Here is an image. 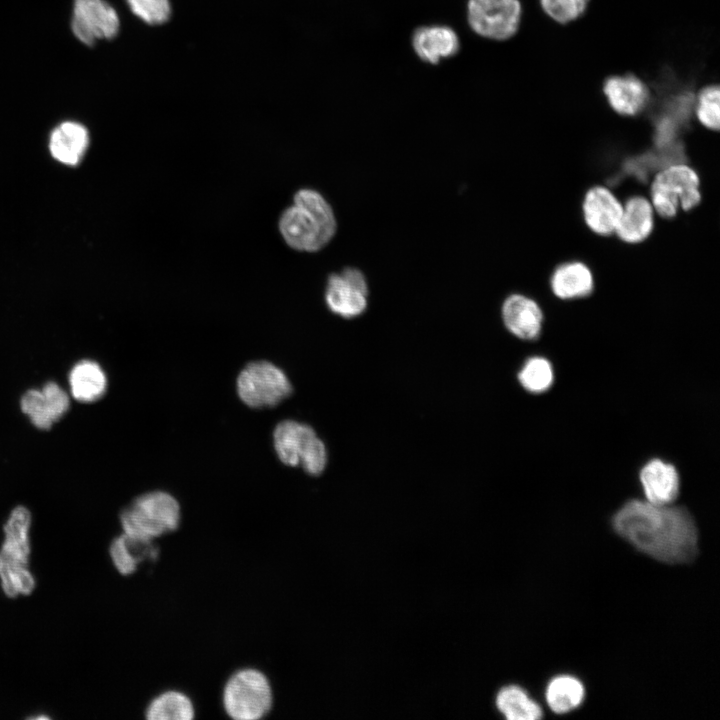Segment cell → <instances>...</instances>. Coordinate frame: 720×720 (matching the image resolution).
Masks as SVG:
<instances>
[{"label":"cell","instance_id":"6da1fadb","mask_svg":"<svg viewBox=\"0 0 720 720\" xmlns=\"http://www.w3.org/2000/svg\"><path fill=\"white\" fill-rule=\"evenodd\" d=\"M612 527L637 550L663 563H689L698 554L697 527L684 507L633 499L616 511Z\"/></svg>","mask_w":720,"mask_h":720},{"label":"cell","instance_id":"7a4b0ae2","mask_svg":"<svg viewBox=\"0 0 720 720\" xmlns=\"http://www.w3.org/2000/svg\"><path fill=\"white\" fill-rule=\"evenodd\" d=\"M30 524L29 510L17 506L4 526L5 540L0 549V580L4 593L9 597L27 595L35 587V579L27 568Z\"/></svg>","mask_w":720,"mask_h":720},{"label":"cell","instance_id":"3957f363","mask_svg":"<svg viewBox=\"0 0 720 720\" xmlns=\"http://www.w3.org/2000/svg\"><path fill=\"white\" fill-rule=\"evenodd\" d=\"M180 519L178 501L164 491L135 498L120 514L123 533L150 540L175 531Z\"/></svg>","mask_w":720,"mask_h":720},{"label":"cell","instance_id":"277c9868","mask_svg":"<svg viewBox=\"0 0 720 720\" xmlns=\"http://www.w3.org/2000/svg\"><path fill=\"white\" fill-rule=\"evenodd\" d=\"M700 177L684 162H673L661 168L650 184V202L655 213L664 219L674 218L678 211H690L701 202Z\"/></svg>","mask_w":720,"mask_h":720},{"label":"cell","instance_id":"5b68a950","mask_svg":"<svg viewBox=\"0 0 720 720\" xmlns=\"http://www.w3.org/2000/svg\"><path fill=\"white\" fill-rule=\"evenodd\" d=\"M222 701L225 712L234 720L261 719L273 705L270 681L258 669H240L226 681Z\"/></svg>","mask_w":720,"mask_h":720},{"label":"cell","instance_id":"8992f818","mask_svg":"<svg viewBox=\"0 0 720 720\" xmlns=\"http://www.w3.org/2000/svg\"><path fill=\"white\" fill-rule=\"evenodd\" d=\"M279 459L289 466H300L311 475H319L327 464L324 443L309 425L293 420L280 422L273 433Z\"/></svg>","mask_w":720,"mask_h":720},{"label":"cell","instance_id":"52a82bcc","mask_svg":"<svg viewBox=\"0 0 720 720\" xmlns=\"http://www.w3.org/2000/svg\"><path fill=\"white\" fill-rule=\"evenodd\" d=\"M520 0H468L467 21L480 37L496 42L513 38L520 27Z\"/></svg>","mask_w":720,"mask_h":720},{"label":"cell","instance_id":"ba28073f","mask_svg":"<svg viewBox=\"0 0 720 720\" xmlns=\"http://www.w3.org/2000/svg\"><path fill=\"white\" fill-rule=\"evenodd\" d=\"M236 386L240 399L253 408L277 405L292 391L285 373L267 361L249 363L240 372Z\"/></svg>","mask_w":720,"mask_h":720},{"label":"cell","instance_id":"9c48e42d","mask_svg":"<svg viewBox=\"0 0 720 720\" xmlns=\"http://www.w3.org/2000/svg\"><path fill=\"white\" fill-rule=\"evenodd\" d=\"M278 228L290 248L308 253L324 248L337 230V227L328 225L306 208L294 203L281 213Z\"/></svg>","mask_w":720,"mask_h":720},{"label":"cell","instance_id":"30bf717a","mask_svg":"<svg viewBox=\"0 0 720 720\" xmlns=\"http://www.w3.org/2000/svg\"><path fill=\"white\" fill-rule=\"evenodd\" d=\"M325 301L330 311L343 318L361 315L368 304V284L364 274L354 267L330 274Z\"/></svg>","mask_w":720,"mask_h":720},{"label":"cell","instance_id":"8fae6325","mask_svg":"<svg viewBox=\"0 0 720 720\" xmlns=\"http://www.w3.org/2000/svg\"><path fill=\"white\" fill-rule=\"evenodd\" d=\"M602 93L609 108L625 118L645 113L652 100L648 84L633 73L607 77L602 84Z\"/></svg>","mask_w":720,"mask_h":720},{"label":"cell","instance_id":"7c38bea8","mask_svg":"<svg viewBox=\"0 0 720 720\" xmlns=\"http://www.w3.org/2000/svg\"><path fill=\"white\" fill-rule=\"evenodd\" d=\"M119 25L117 12L104 0H74L72 31L86 45L97 39L113 38Z\"/></svg>","mask_w":720,"mask_h":720},{"label":"cell","instance_id":"4fadbf2b","mask_svg":"<svg viewBox=\"0 0 720 720\" xmlns=\"http://www.w3.org/2000/svg\"><path fill=\"white\" fill-rule=\"evenodd\" d=\"M623 212V204L606 186L589 188L583 198L582 214L586 226L603 237L615 234Z\"/></svg>","mask_w":720,"mask_h":720},{"label":"cell","instance_id":"5bb4252c","mask_svg":"<svg viewBox=\"0 0 720 720\" xmlns=\"http://www.w3.org/2000/svg\"><path fill=\"white\" fill-rule=\"evenodd\" d=\"M20 407L35 427L47 430L67 412L69 397L57 383L48 382L41 390L27 391Z\"/></svg>","mask_w":720,"mask_h":720},{"label":"cell","instance_id":"9a60e30c","mask_svg":"<svg viewBox=\"0 0 720 720\" xmlns=\"http://www.w3.org/2000/svg\"><path fill=\"white\" fill-rule=\"evenodd\" d=\"M505 327L516 337L536 339L542 329L543 312L539 304L523 294H511L501 308Z\"/></svg>","mask_w":720,"mask_h":720},{"label":"cell","instance_id":"2e32d148","mask_svg":"<svg viewBox=\"0 0 720 720\" xmlns=\"http://www.w3.org/2000/svg\"><path fill=\"white\" fill-rule=\"evenodd\" d=\"M639 477L648 502L667 505L678 497L680 478L672 464L652 459L642 467Z\"/></svg>","mask_w":720,"mask_h":720},{"label":"cell","instance_id":"e0dca14e","mask_svg":"<svg viewBox=\"0 0 720 720\" xmlns=\"http://www.w3.org/2000/svg\"><path fill=\"white\" fill-rule=\"evenodd\" d=\"M655 211L649 198L630 196L623 204V212L615 235L624 243L639 244L653 232Z\"/></svg>","mask_w":720,"mask_h":720},{"label":"cell","instance_id":"ac0fdd59","mask_svg":"<svg viewBox=\"0 0 720 720\" xmlns=\"http://www.w3.org/2000/svg\"><path fill=\"white\" fill-rule=\"evenodd\" d=\"M109 553L117 571L128 576L136 572L142 563L155 562L160 548L154 540L123 533L112 541Z\"/></svg>","mask_w":720,"mask_h":720},{"label":"cell","instance_id":"d6986e66","mask_svg":"<svg viewBox=\"0 0 720 720\" xmlns=\"http://www.w3.org/2000/svg\"><path fill=\"white\" fill-rule=\"evenodd\" d=\"M412 47L416 55L429 64L454 56L460 47L456 32L442 25L422 26L412 36Z\"/></svg>","mask_w":720,"mask_h":720},{"label":"cell","instance_id":"ffe728a7","mask_svg":"<svg viewBox=\"0 0 720 720\" xmlns=\"http://www.w3.org/2000/svg\"><path fill=\"white\" fill-rule=\"evenodd\" d=\"M553 294L562 300H573L590 295L594 289L591 269L581 261H567L558 265L550 277Z\"/></svg>","mask_w":720,"mask_h":720},{"label":"cell","instance_id":"44dd1931","mask_svg":"<svg viewBox=\"0 0 720 720\" xmlns=\"http://www.w3.org/2000/svg\"><path fill=\"white\" fill-rule=\"evenodd\" d=\"M88 132L76 122H64L56 127L50 137V151L55 159L75 165L88 146Z\"/></svg>","mask_w":720,"mask_h":720},{"label":"cell","instance_id":"7402d4cb","mask_svg":"<svg viewBox=\"0 0 720 720\" xmlns=\"http://www.w3.org/2000/svg\"><path fill=\"white\" fill-rule=\"evenodd\" d=\"M72 396L80 402L100 399L107 387V378L101 366L92 360H82L73 366L69 374Z\"/></svg>","mask_w":720,"mask_h":720},{"label":"cell","instance_id":"603a6c76","mask_svg":"<svg viewBox=\"0 0 720 720\" xmlns=\"http://www.w3.org/2000/svg\"><path fill=\"white\" fill-rule=\"evenodd\" d=\"M545 697L547 705L553 712L564 714L575 710L582 704L585 688L578 678L562 674L549 681Z\"/></svg>","mask_w":720,"mask_h":720},{"label":"cell","instance_id":"cb8c5ba5","mask_svg":"<svg viewBox=\"0 0 720 720\" xmlns=\"http://www.w3.org/2000/svg\"><path fill=\"white\" fill-rule=\"evenodd\" d=\"M495 704L508 720H537L543 717L540 705L519 686L509 685L500 689Z\"/></svg>","mask_w":720,"mask_h":720},{"label":"cell","instance_id":"d4e9b609","mask_svg":"<svg viewBox=\"0 0 720 720\" xmlns=\"http://www.w3.org/2000/svg\"><path fill=\"white\" fill-rule=\"evenodd\" d=\"M145 716L148 720H191L195 716V709L185 693L167 690L149 702Z\"/></svg>","mask_w":720,"mask_h":720},{"label":"cell","instance_id":"484cf974","mask_svg":"<svg viewBox=\"0 0 720 720\" xmlns=\"http://www.w3.org/2000/svg\"><path fill=\"white\" fill-rule=\"evenodd\" d=\"M694 117L706 130L718 132L720 128V84L702 86L696 93Z\"/></svg>","mask_w":720,"mask_h":720},{"label":"cell","instance_id":"4316f807","mask_svg":"<svg viewBox=\"0 0 720 720\" xmlns=\"http://www.w3.org/2000/svg\"><path fill=\"white\" fill-rule=\"evenodd\" d=\"M518 380L528 392H545L551 387L554 380L552 365L544 357H531L525 361L519 371Z\"/></svg>","mask_w":720,"mask_h":720},{"label":"cell","instance_id":"83f0119b","mask_svg":"<svg viewBox=\"0 0 720 720\" xmlns=\"http://www.w3.org/2000/svg\"><path fill=\"white\" fill-rule=\"evenodd\" d=\"M543 12L559 24L578 19L586 10L589 0H539Z\"/></svg>","mask_w":720,"mask_h":720},{"label":"cell","instance_id":"f1b7e54d","mask_svg":"<svg viewBox=\"0 0 720 720\" xmlns=\"http://www.w3.org/2000/svg\"><path fill=\"white\" fill-rule=\"evenodd\" d=\"M132 12L152 25L166 22L171 13L169 0H126Z\"/></svg>","mask_w":720,"mask_h":720}]
</instances>
